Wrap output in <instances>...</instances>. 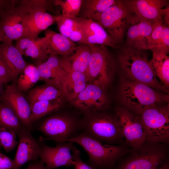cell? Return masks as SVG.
<instances>
[{
	"label": "cell",
	"mask_w": 169,
	"mask_h": 169,
	"mask_svg": "<svg viewBox=\"0 0 169 169\" xmlns=\"http://www.w3.org/2000/svg\"><path fill=\"white\" fill-rule=\"evenodd\" d=\"M118 59L126 79L144 84L155 90L166 91L154 75L144 50L125 47L121 49Z\"/></svg>",
	"instance_id": "obj_1"
},
{
	"label": "cell",
	"mask_w": 169,
	"mask_h": 169,
	"mask_svg": "<svg viewBox=\"0 0 169 169\" xmlns=\"http://www.w3.org/2000/svg\"><path fill=\"white\" fill-rule=\"evenodd\" d=\"M67 141L76 143L84 148L89 156L88 164L93 169H112L118 160L131 149L124 146L103 143L82 132Z\"/></svg>",
	"instance_id": "obj_2"
},
{
	"label": "cell",
	"mask_w": 169,
	"mask_h": 169,
	"mask_svg": "<svg viewBox=\"0 0 169 169\" xmlns=\"http://www.w3.org/2000/svg\"><path fill=\"white\" fill-rule=\"evenodd\" d=\"M120 95L125 107L138 115L151 106L169 102L168 95L161 93L144 84L127 79L122 83Z\"/></svg>",
	"instance_id": "obj_3"
},
{
	"label": "cell",
	"mask_w": 169,
	"mask_h": 169,
	"mask_svg": "<svg viewBox=\"0 0 169 169\" xmlns=\"http://www.w3.org/2000/svg\"><path fill=\"white\" fill-rule=\"evenodd\" d=\"M84 115L82 121V132L87 135L103 143L112 145L124 138L116 114L113 115L100 110Z\"/></svg>",
	"instance_id": "obj_4"
},
{
	"label": "cell",
	"mask_w": 169,
	"mask_h": 169,
	"mask_svg": "<svg viewBox=\"0 0 169 169\" xmlns=\"http://www.w3.org/2000/svg\"><path fill=\"white\" fill-rule=\"evenodd\" d=\"M166 144L147 141L131 148L116 169H156L166 160Z\"/></svg>",
	"instance_id": "obj_5"
},
{
	"label": "cell",
	"mask_w": 169,
	"mask_h": 169,
	"mask_svg": "<svg viewBox=\"0 0 169 169\" xmlns=\"http://www.w3.org/2000/svg\"><path fill=\"white\" fill-rule=\"evenodd\" d=\"M89 45L90 54L88 69L85 74L87 82L105 90L115 74V62L105 46Z\"/></svg>",
	"instance_id": "obj_6"
},
{
	"label": "cell",
	"mask_w": 169,
	"mask_h": 169,
	"mask_svg": "<svg viewBox=\"0 0 169 169\" xmlns=\"http://www.w3.org/2000/svg\"><path fill=\"white\" fill-rule=\"evenodd\" d=\"M82 121L70 113H58L46 118L38 130L46 137L41 141L53 140L58 143L67 141L82 132Z\"/></svg>",
	"instance_id": "obj_7"
},
{
	"label": "cell",
	"mask_w": 169,
	"mask_h": 169,
	"mask_svg": "<svg viewBox=\"0 0 169 169\" xmlns=\"http://www.w3.org/2000/svg\"><path fill=\"white\" fill-rule=\"evenodd\" d=\"M140 116L146 130L147 141L153 143H168V104L151 106L145 109Z\"/></svg>",
	"instance_id": "obj_8"
},
{
	"label": "cell",
	"mask_w": 169,
	"mask_h": 169,
	"mask_svg": "<svg viewBox=\"0 0 169 169\" xmlns=\"http://www.w3.org/2000/svg\"><path fill=\"white\" fill-rule=\"evenodd\" d=\"M131 15L123 1L118 0L115 4L91 19L100 25L119 46L125 34Z\"/></svg>",
	"instance_id": "obj_9"
},
{
	"label": "cell",
	"mask_w": 169,
	"mask_h": 169,
	"mask_svg": "<svg viewBox=\"0 0 169 169\" xmlns=\"http://www.w3.org/2000/svg\"><path fill=\"white\" fill-rule=\"evenodd\" d=\"M115 112L119 120L126 144L133 148L146 141L145 128L140 115L125 107H117Z\"/></svg>",
	"instance_id": "obj_10"
},
{
	"label": "cell",
	"mask_w": 169,
	"mask_h": 169,
	"mask_svg": "<svg viewBox=\"0 0 169 169\" xmlns=\"http://www.w3.org/2000/svg\"><path fill=\"white\" fill-rule=\"evenodd\" d=\"M153 23L131 13L125 33V47L139 50H151Z\"/></svg>",
	"instance_id": "obj_11"
},
{
	"label": "cell",
	"mask_w": 169,
	"mask_h": 169,
	"mask_svg": "<svg viewBox=\"0 0 169 169\" xmlns=\"http://www.w3.org/2000/svg\"><path fill=\"white\" fill-rule=\"evenodd\" d=\"M72 142L58 143L55 147L44 144L39 158L44 163L45 169H54L61 166H74L72 151L76 148Z\"/></svg>",
	"instance_id": "obj_12"
},
{
	"label": "cell",
	"mask_w": 169,
	"mask_h": 169,
	"mask_svg": "<svg viewBox=\"0 0 169 169\" xmlns=\"http://www.w3.org/2000/svg\"><path fill=\"white\" fill-rule=\"evenodd\" d=\"M0 100L13 110L25 128L31 131L32 124L29 120L30 104L14 82L7 85L0 95Z\"/></svg>",
	"instance_id": "obj_13"
},
{
	"label": "cell",
	"mask_w": 169,
	"mask_h": 169,
	"mask_svg": "<svg viewBox=\"0 0 169 169\" xmlns=\"http://www.w3.org/2000/svg\"><path fill=\"white\" fill-rule=\"evenodd\" d=\"M18 135L19 141L13 169H20L26 163L37 161L42 150V145L32 136L30 130L24 127Z\"/></svg>",
	"instance_id": "obj_14"
},
{
	"label": "cell",
	"mask_w": 169,
	"mask_h": 169,
	"mask_svg": "<svg viewBox=\"0 0 169 169\" xmlns=\"http://www.w3.org/2000/svg\"><path fill=\"white\" fill-rule=\"evenodd\" d=\"M73 105L84 114L101 110L107 102L105 90L88 84L85 89L73 100Z\"/></svg>",
	"instance_id": "obj_15"
},
{
	"label": "cell",
	"mask_w": 169,
	"mask_h": 169,
	"mask_svg": "<svg viewBox=\"0 0 169 169\" xmlns=\"http://www.w3.org/2000/svg\"><path fill=\"white\" fill-rule=\"evenodd\" d=\"M29 12L18 0L15 6L0 20V32L6 40H18L23 33V21Z\"/></svg>",
	"instance_id": "obj_16"
},
{
	"label": "cell",
	"mask_w": 169,
	"mask_h": 169,
	"mask_svg": "<svg viewBox=\"0 0 169 169\" xmlns=\"http://www.w3.org/2000/svg\"><path fill=\"white\" fill-rule=\"evenodd\" d=\"M60 63L65 71L60 90L68 100H74L86 87L88 83L85 74L72 68L66 57L58 56Z\"/></svg>",
	"instance_id": "obj_17"
},
{
	"label": "cell",
	"mask_w": 169,
	"mask_h": 169,
	"mask_svg": "<svg viewBox=\"0 0 169 169\" xmlns=\"http://www.w3.org/2000/svg\"><path fill=\"white\" fill-rule=\"evenodd\" d=\"M130 12L152 23L163 19L166 0H126L122 1ZM164 20V19H163Z\"/></svg>",
	"instance_id": "obj_18"
},
{
	"label": "cell",
	"mask_w": 169,
	"mask_h": 169,
	"mask_svg": "<svg viewBox=\"0 0 169 169\" xmlns=\"http://www.w3.org/2000/svg\"><path fill=\"white\" fill-rule=\"evenodd\" d=\"M78 22L82 34V39L79 44L108 46L116 49L120 48L105 30L96 22L91 19L79 17Z\"/></svg>",
	"instance_id": "obj_19"
},
{
	"label": "cell",
	"mask_w": 169,
	"mask_h": 169,
	"mask_svg": "<svg viewBox=\"0 0 169 169\" xmlns=\"http://www.w3.org/2000/svg\"><path fill=\"white\" fill-rule=\"evenodd\" d=\"M56 15L44 10L28 13L23 21V30L21 38L35 40L41 32L56 22Z\"/></svg>",
	"instance_id": "obj_20"
},
{
	"label": "cell",
	"mask_w": 169,
	"mask_h": 169,
	"mask_svg": "<svg viewBox=\"0 0 169 169\" xmlns=\"http://www.w3.org/2000/svg\"><path fill=\"white\" fill-rule=\"evenodd\" d=\"M0 58L9 69L13 80L16 79L28 65L11 40L0 44Z\"/></svg>",
	"instance_id": "obj_21"
},
{
	"label": "cell",
	"mask_w": 169,
	"mask_h": 169,
	"mask_svg": "<svg viewBox=\"0 0 169 169\" xmlns=\"http://www.w3.org/2000/svg\"><path fill=\"white\" fill-rule=\"evenodd\" d=\"M39 80L46 84L54 85L60 90L61 84L65 73L61 65L58 56L49 55L44 62L37 65Z\"/></svg>",
	"instance_id": "obj_22"
},
{
	"label": "cell",
	"mask_w": 169,
	"mask_h": 169,
	"mask_svg": "<svg viewBox=\"0 0 169 169\" xmlns=\"http://www.w3.org/2000/svg\"><path fill=\"white\" fill-rule=\"evenodd\" d=\"M15 46L22 56L32 58L36 61L37 65L45 62L49 56L47 54L48 41L45 36L37 37L34 40L21 38L17 41Z\"/></svg>",
	"instance_id": "obj_23"
},
{
	"label": "cell",
	"mask_w": 169,
	"mask_h": 169,
	"mask_svg": "<svg viewBox=\"0 0 169 169\" xmlns=\"http://www.w3.org/2000/svg\"><path fill=\"white\" fill-rule=\"evenodd\" d=\"M44 31L48 41L47 54L48 55L68 57L77 46L75 43L61 33H57L49 28Z\"/></svg>",
	"instance_id": "obj_24"
},
{
	"label": "cell",
	"mask_w": 169,
	"mask_h": 169,
	"mask_svg": "<svg viewBox=\"0 0 169 169\" xmlns=\"http://www.w3.org/2000/svg\"><path fill=\"white\" fill-rule=\"evenodd\" d=\"M153 53L149 63L153 72L165 90L169 86V57L167 54L156 51Z\"/></svg>",
	"instance_id": "obj_25"
},
{
	"label": "cell",
	"mask_w": 169,
	"mask_h": 169,
	"mask_svg": "<svg viewBox=\"0 0 169 169\" xmlns=\"http://www.w3.org/2000/svg\"><path fill=\"white\" fill-rule=\"evenodd\" d=\"M62 91L53 85L46 84L30 90L28 95L30 105L37 101L63 99Z\"/></svg>",
	"instance_id": "obj_26"
},
{
	"label": "cell",
	"mask_w": 169,
	"mask_h": 169,
	"mask_svg": "<svg viewBox=\"0 0 169 169\" xmlns=\"http://www.w3.org/2000/svg\"><path fill=\"white\" fill-rule=\"evenodd\" d=\"M79 17L69 18L61 14L56 16V22L60 33L74 42L79 44L82 34L78 22Z\"/></svg>",
	"instance_id": "obj_27"
},
{
	"label": "cell",
	"mask_w": 169,
	"mask_h": 169,
	"mask_svg": "<svg viewBox=\"0 0 169 169\" xmlns=\"http://www.w3.org/2000/svg\"><path fill=\"white\" fill-rule=\"evenodd\" d=\"M116 0H82L77 17L91 19L115 4Z\"/></svg>",
	"instance_id": "obj_28"
},
{
	"label": "cell",
	"mask_w": 169,
	"mask_h": 169,
	"mask_svg": "<svg viewBox=\"0 0 169 169\" xmlns=\"http://www.w3.org/2000/svg\"><path fill=\"white\" fill-rule=\"evenodd\" d=\"M90 54L89 45L80 44L66 58L73 69L85 74L88 68Z\"/></svg>",
	"instance_id": "obj_29"
},
{
	"label": "cell",
	"mask_w": 169,
	"mask_h": 169,
	"mask_svg": "<svg viewBox=\"0 0 169 169\" xmlns=\"http://www.w3.org/2000/svg\"><path fill=\"white\" fill-rule=\"evenodd\" d=\"M62 101L63 99L42 100L30 105L29 120L31 123L59 110L62 106Z\"/></svg>",
	"instance_id": "obj_30"
},
{
	"label": "cell",
	"mask_w": 169,
	"mask_h": 169,
	"mask_svg": "<svg viewBox=\"0 0 169 169\" xmlns=\"http://www.w3.org/2000/svg\"><path fill=\"white\" fill-rule=\"evenodd\" d=\"M0 127L11 130L17 135L25 127L13 110L3 103L0 104Z\"/></svg>",
	"instance_id": "obj_31"
},
{
	"label": "cell",
	"mask_w": 169,
	"mask_h": 169,
	"mask_svg": "<svg viewBox=\"0 0 169 169\" xmlns=\"http://www.w3.org/2000/svg\"><path fill=\"white\" fill-rule=\"evenodd\" d=\"M39 79L37 66L28 64L20 74L17 81V85L21 90L26 91L32 87Z\"/></svg>",
	"instance_id": "obj_32"
},
{
	"label": "cell",
	"mask_w": 169,
	"mask_h": 169,
	"mask_svg": "<svg viewBox=\"0 0 169 169\" xmlns=\"http://www.w3.org/2000/svg\"><path fill=\"white\" fill-rule=\"evenodd\" d=\"M82 0H54L55 5L59 7L64 17L71 18L78 15Z\"/></svg>",
	"instance_id": "obj_33"
},
{
	"label": "cell",
	"mask_w": 169,
	"mask_h": 169,
	"mask_svg": "<svg viewBox=\"0 0 169 169\" xmlns=\"http://www.w3.org/2000/svg\"><path fill=\"white\" fill-rule=\"evenodd\" d=\"M16 135L13 131L0 127V146L7 152L13 150L18 144Z\"/></svg>",
	"instance_id": "obj_34"
},
{
	"label": "cell",
	"mask_w": 169,
	"mask_h": 169,
	"mask_svg": "<svg viewBox=\"0 0 169 169\" xmlns=\"http://www.w3.org/2000/svg\"><path fill=\"white\" fill-rule=\"evenodd\" d=\"M81 152L76 148L72 152L73 158L74 161V166L75 169H93L88 164L81 159Z\"/></svg>",
	"instance_id": "obj_35"
},
{
	"label": "cell",
	"mask_w": 169,
	"mask_h": 169,
	"mask_svg": "<svg viewBox=\"0 0 169 169\" xmlns=\"http://www.w3.org/2000/svg\"><path fill=\"white\" fill-rule=\"evenodd\" d=\"M13 80L9 69L0 58V84H6Z\"/></svg>",
	"instance_id": "obj_36"
},
{
	"label": "cell",
	"mask_w": 169,
	"mask_h": 169,
	"mask_svg": "<svg viewBox=\"0 0 169 169\" xmlns=\"http://www.w3.org/2000/svg\"><path fill=\"white\" fill-rule=\"evenodd\" d=\"M18 0H0V18L2 19L16 5Z\"/></svg>",
	"instance_id": "obj_37"
},
{
	"label": "cell",
	"mask_w": 169,
	"mask_h": 169,
	"mask_svg": "<svg viewBox=\"0 0 169 169\" xmlns=\"http://www.w3.org/2000/svg\"><path fill=\"white\" fill-rule=\"evenodd\" d=\"M13 160L0 152V169H13Z\"/></svg>",
	"instance_id": "obj_38"
},
{
	"label": "cell",
	"mask_w": 169,
	"mask_h": 169,
	"mask_svg": "<svg viewBox=\"0 0 169 169\" xmlns=\"http://www.w3.org/2000/svg\"><path fill=\"white\" fill-rule=\"evenodd\" d=\"M25 169H45V167L44 163L40 160L30 163Z\"/></svg>",
	"instance_id": "obj_39"
},
{
	"label": "cell",
	"mask_w": 169,
	"mask_h": 169,
	"mask_svg": "<svg viewBox=\"0 0 169 169\" xmlns=\"http://www.w3.org/2000/svg\"><path fill=\"white\" fill-rule=\"evenodd\" d=\"M169 4L164 8L163 18L165 23L167 25H169Z\"/></svg>",
	"instance_id": "obj_40"
},
{
	"label": "cell",
	"mask_w": 169,
	"mask_h": 169,
	"mask_svg": "<svg viewBox=\"0 0 169 169\" xmlns=\"http://www.w3.org/2000/svg\"><path fill=\"white\" fill-rule=\"evenodd\" d=\"M156 169H169V165L167 161H165Z\"/></svg>",
	"instance_id": "obj_41"
},
{
	"label": "cell",
	"mask_w": 169,
	"mask_h": 169,
	"mask_svg": "<svg viewBox=\"0 0 169 169\" xmlns=\"http://www.w3.org/2000/svg\"><path fill=\"white\" fill-rule=\"evenodd\" d=\"M6 40V39L3 35L0 32V42H3Z\"/></svg>",
	"instance_id": "obj_42"
},
{
	"label": "cell",
	"mask_w": 169,
	"mask_h": 169,
	"mask_svg": "<svg viewBox=\"0 0 169 169\" xmlns=\"http://www.w3.org/2000/svg\"><path fill=\"white\" fill-rule=\"evenodd\" d=\"M2 84H0V95H1V91H2Z\"/></svg>",
	"instance_id": "obj_43"
},
{
	"label": "cell",
	"mask_w": 169,
	"mask_h": 169,
	"mask_svg": "<svg viewBox=\"0 0 169 169\" xmlns=\"http://www.w3.org/2000/svg\"></svg>",
	"instance_id": "obj_44"
}]
</instances>
